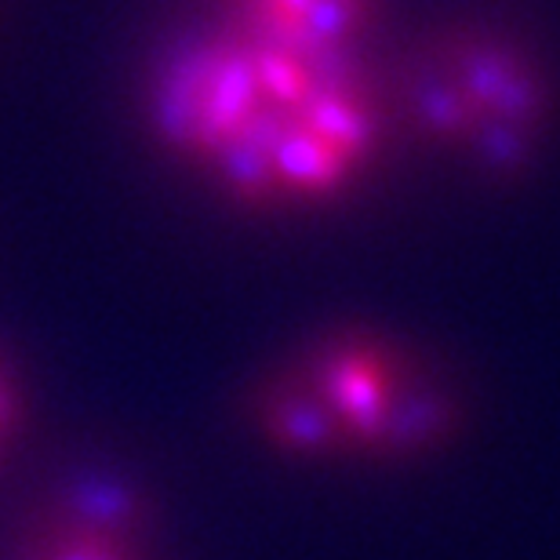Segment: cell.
<instances>
[{
    "label": "cell",
    "instance_id": "cell-1",
    "mask_svg": "<svg viewBox=\"0 0 560 560\" xmlns=\"http://www.w3.org/2000/svg\"><path fill=\"white\" fill-rule=\"evenodd\" d=\"M156 145L230 205L331 208L372 178L397 128L368 51H320L205 19L153 55L142 88Z\"/></svg>",
    "mask_w": 560,
    "mask_h": 560
},
{
    "label": "cell",
    "instance_id": "cell-2",
    "mask_svg": "<svg viewBox=\"0 0 560 560\" xmlns=\"http://www.w3.org/2000/svg\"><path fill=\"white\" fill-rule=\"evenodd\" d=\"M244 419L288 463H416L455 436L463 405L430 357L394 331L310 335L244 394Z\"/></svg>",
    "mask_w": 560,
    "mask_h": 560
},
{
    "label": "cell",
    "instance_id": "cell-3",
    "mask_svg": "<svg viewBox=\"0 0 560 560\" xmlns=\"http://www.w3.org/2000/svg\"><path fill=\"white\" fill-rule=\"evenodd\" d=\"M386 84L397 128L488 178L521 175L546 150L557 120L546 55L488 19L425 30L386 70Z\"/></svg>",
    "mask_w": 560,
    "mask_h": 560
},
{
    "label": "cell",
    "instance_id": "cell-4",
    "mask_svg": "<svg viewBox=\"0 0 560 560\" xmlns=\"http://www.w3.org/2000/svg\"><path fill=\"white\" fill-rule=\"evenodd\" d=\"M0 560H164L153 506L117 474H77L0 539Z\"/></svg>",
    "mask_w": 560,
    "mask_h": 560
},
{
    "label": "cell",
    "instance_id": "cell-5",
    "mask_svg": "<svg viewBox=\"0 0 560 560\" xmlns=\"http://www.w3.org/2000/svg\"><path fill=\"white\" fill-rule=\"evenodd\" d=\"M208 19L320 51H368L383 0H208Z\"/></svg>",
    "mask_w": 560,
    "mask_h": 560
},
{
    "label": "cell",
    "instance_id": "cell-6",
    "mask_svg": "<svg viewBox=\"0 0 560 560\" xmlns=\"http://www.w3.org/2000/svg\"><path fill=\"white\" fill-rule=\"evenodd\" d=\"M22 422H26V400H22V386L11 364L0 357V466H4L8 452L15 447Z\"/></svg>",
    "mask_w": 560,
    "mask_h": 560
}]
</instances>
